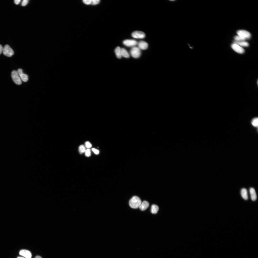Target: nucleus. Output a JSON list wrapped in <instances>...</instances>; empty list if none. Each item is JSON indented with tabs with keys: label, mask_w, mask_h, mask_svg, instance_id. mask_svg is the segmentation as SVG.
Listing matches in <instances>:
<instances>
[{
	"label": "nucleus",
	"mask_w": 258,
	"mask_h": 258,
	"mask_svg": "<svg viewBox=\"0 0 258 258\" xmlns=\"http://www.w3.org/2000/svg\"><path fill=\"white\" fill-rule=\"evenodd\" d=\"M141 203V201L139 197L137 196H133L130 199L129 204L132 208L137 209L139 207Z\"/></svg>",
	"instance_id": "f257e3e1"
},
{
	"label": "nucleus",
	"mask_w": 258,
	"mask_h": 258,
	"mask_svg": "<svg viewBox=\"0 0 258 258\" xmlns=\"http://www.w3.org/2000/svg\"><path fill=\"white\" fill-rule=\"evenodd\" d=\"M11 75L13 80L15 83L18 85L22 84L21 80L17 71L13 70L11 72Z\"/></svg>",
	"instance_id": "f03ea898"
},
{
	"label": "nucleus",
	"mask_w": 258,
	"mask_h": 258,
	"mask_svg": "<svg viewBox=\"0 0 258 258\" xmlns=\"http://www.w3.org/2000/svg\"><path fill=\"white\" fill-rule=\"evenodd\" d=\"M130 53L133 57L138 58L141 54L140 49L138 47L135 46L133 47L130 50Z\"/></svg>",
	"instance_id": "7ed1b4c3"
},
{
	"label": "nucleus",
	"mask_w": 258,
	"mask_h": 258,
	"mask_svg": "<svg viewBox=\"0 0 258 258\" xmlns=\"http://www.w3.org/2000/svg\"><path fill=\"white\" fill-rule=\"evenodd\" d=\"M3 53L5 56L11 57L14 54V51L13 49L8 45H5L3 49Z\"/></svg>",
	"instance_id": "20e7f679"
},
{
	"label": "nucleus",
	"mask_w": 258,
	"mask_h": 258,
	"mask_svg": "<svg viewBox=\"0 0 258 258\" xmlns=\"http://www.w3.org/2000/svg\"><path fill=\"white\" fill-rule=\"evenodd\" d=\"M237 33L238 35L246 39L250 38L251 35L250 33L248 31L243 30H240L237 32Z\"/></svg>",
	"instance_id": "39448f33"
},
{
	"label": "nucleus",
	"mask_w": 258,
	"mask_h": 258,
	"mask_svg": "<svg viewBox=\"0 0 258 258\" xmlns=\"http://www.w3.org/2000/svg\"><path fill=\"white\" fill-rule=\"evenodd\" d=\"M137 42L134 39H126L123 42V44L128 47H134L137 44Z\"/></svg>",
	"instance_id": "423d86ee"
},
{
	"label": "nucleus",
	"mask_w": 258,
	"mask_h": 258,
	"mask_svg": "<svg viewBox=\"0 0 258 258\" xmlns=\"http://www.w3.org/2000/svg\"><path fill=\"white\" fill-rule=\"evenodd\" d=\"M231 46L235 51L238 53L242 54L244 52V49L242 47L236 43H233L232 44Z\"/></svg>",
	"instance_id": "0eeeda50"
},
{
	"label": "nucleus",
	"mask_w": 258,
	"mask_h": 258,
	"mask_svg": "<svg viewBox=\"0 0 258 258\" xmlns=\"http://www.w3.org/2000/svg\"><path fill=\"white\" fill-rule=\"evenodd\" d=\"M132 37L136 38H143L145 36V34L143 32L140 31H135L132 34Z\"/></svg>",
	"instance_id": "6e6552de"
},
{
	"label": "nucleus",
	"mask_w": 258,
	"mask_h": 258,
	"mask_svg": "<svg viewBox=\"0 0 258 258\" xmlns=\"http://www.w3.org/2000/svg\"><path fill=\"white\" fill-rule=\"evenodd\" d=\"M17 72L21 80L24 82L27 81L28 79V76L26 74H24L22 70L21 69H18Z\"/></svg>",
	"instance_id": "1a4fd4ad"
},
{
	"label": "nucleus",
	"mask_w": 258,
	"mask_h": 258,
	"mask_svg": "<svg viewBox=\"0 0 258 258\" xmlns=\"http://www.w3.org/2000/svg\"><path fill=\"white\" fill-rule=\"evenodd\" d=\"M19 254L26 258H31L32 254L29 251L25 250L22 249L19 252Z\"/></svg>",
	"instance_id": "9d476101"
},
{
	"label": "nucleus",
	"mask_w": 258,
	"mask_h": 258,
	"mask_svg": "<svg viewBox=\"0 0 258 258\" xmlns=\"http://www.w3.org/2000/svg\"><path fill=\"white\" fill-rule=\"evenodd\" d=\"M138 48L140 49L145 50L148 48V45L146 42L143 41H139L138 43Z\"/></svg>",
	"instance_id": "9b49d317"
},
{
	"label": "nucleus",
	"mask_w": 258,
	"mask_h": 258,
	"mask_svg": "<svg viewBox=\"0 0 258 258\" xmlns=\"http://www.w3.org/2000/svg\"><path fill=\"white\" fill-rule=\"evenodd\" d=\"M149 206V202L146 201L144 200L141 203L139 208L140 210L144 211L146 210L148 207Z\"/></svg>",
	"instance_id": "f8f14e48"
},
{
	"label": "nucleus",
	"mask_w": 258,
	"mask_h": 258,
	"mask_svg": "<svg viewBox=\"0 0 258 258\" xmlns=\"http://www.w3.org/2000/svg\"><path fill=\"white\" fill-rule=\"evenodd\" d=\"M249 191L252 200L253 201L256 200L257 198V196L255 189L253 188H251Z\"/></svg>",
	"instance_id": "ddd939ff"
},
{
	"label": "nucleus",
	"mask_w": 258,
	"mask_h": 258,
	"mask_svg": "<svg viewBox=\"0 0 258 258\" xmlns=\"http://www.w3.org/2000/svg\"><path fill=\"white\" fill-rule=\"evenodd\" d=\"M233 43H236L241 47H247L249 45V43L245 41H233Z\"/></svg>",
	"instance_id": "4468645a"
},
{
	"label": "nucleus",
	"mask_w": 258,
	"mask_h": 258,
	"mask_svg": "<svg viewBox=\"0 0 258 258\" xmlns=\"http://www.w3.org/2000/svg\"><path fill=\"white\" fill-rule=\"evenodd\" d=\"M241 193L242 197L244 199L247 200L248 199L247 192V189L244 188L242 189Z\"/></svg>",
	"instance_id": "2eb2a0df"
},
{
	"label": "nucleus",
	"mask_w": 258,
	"mask_h": 258,
	"mask_svg": "<svg viewBox=\"0 0 258 258\" xmlns=\"http://www.w3.org/2000/svg\"><path fill=\"white\" fill-rule=\"evenodd\" d=\"M121 49V48L120 47H117L115 50L116 56L118 59H120L122 57Z\"/></svg>",
	"instance_id": "dca6fc26"
},
{
	"label": "nucleus",
	"mask_w": 258,
	"mask_h": 258,
	"mask_svg": "<svg viewBox=\"0 0 258 258\" xmlns=\"http://www.w3.org/2000/svg\"><path fill=\"white\" fill-rule=\"evenodd\" d=\"M121 51L122 57L123 56L126 58H128L129 57V55L125 49L124 48H121Z\"/></svg>",
	"instance_id": "f3484780"
},
{
	"label": "nucleus",
	"mask_w": 258,
	"mask_h": 258,
	"mask_svg": "<svg viewBox=\"0 0 258 258\" xmlns=\"http://www.w3.org/2000/svg\"><path fill=\"white\" fill-rule=\"evenodd\" d=\"M159 210V207L156 204H152L151 206V212L153 214L156 213Z\"/></svg>",
	"instance_id": "a211bd4d"
},
{
	"label": "nucleus",
	"mask_w": 258,
	"mask_h": 258,
	"mask_svg": "<svg viewBox=\"0 0 258 258\" xmlns=\"http://www.w3.org/2000/svg\"><path fill=\"white\" fill-rule=\"evenodd\" d=\"M234 39L236 41H245L246 39L245 38L239 35H236L234 37Z\"/></svg>",
	"instance_id": "6ab92c4d"
},
{
	"label": "nucleus",
	"mask_w": 258,
	"mask_h": 258,
	"mask_svg": "<svg viewBox=\"0 0 258 258\" xmlns=\"http://www.w3.org/2000/svg\"><path fill=\"white\" fill-rule=\"evenodd\" d=\"M251 124L254 127H257L258 125V119L255 118L253 119L251 121Z\"/></svg>",
	"instance_id": "aec40b11"
},
{
	"label": "nucleus",
	"mask_w": 258,
	"mask_h": 258,
	"mask_svg": "<svg viewBox=\"0 0 258 258\" xmlns=\"http://www.w3.org/2000/svg\"><path fill=\"white\" fill-rule=\"evenodd\" d=\"M86 150L85 147L83 145H81L79 148V153L82 154L85 152Z\"/></svg>",
	"instance_id": "412c9836"
},
{
	"label": "nucleus",
	"mask_w": 258,
	"mask_h": 258,
	"mask_svg": "<svg viewBox=\"0 0 258 258\" xmlns=\"http://www.w3.org/2000/svg\"><path fill=\"white\" fill-rule=\"evenodd\" d=\"M85 155L87 157H89L91 155V152L89 149H87L85 151Z\"/></svg>",
	"instance_id": "4be33fe9"
},
{
	"label": "nucleus",
	"mask_w": 258,
	"mask_h": 258,
	"mask_svg": "<svg viewBox=\"0 0 258 258\" xmlns=\"http://www.w3.org/2000/svg\"><path fill=\"white\" fill-rule=\"evenodd\" d=\"M85 147L87 149H89L92 146V145L91 143L88 141H86L85 144Z\"/></svg>",
	"instance_id": "5701e85b"
},
{
	"label": "nucleus",
	"mask_w": 258,
	"mask_h": 258,
	"mask_svg": "<svg viewBox=\"0 0 258 258\" xmlns=\"http://www.w3.org/2000/svg\"><path fill=\"white\" fill-rule=\"evenodd\" d=\"M100 0H91V4L92 5H95L98 4Z\"/></svg>",
	"instance_id": "b1692460"
},
{
	"label": "nucleus",
	"mask_w": 258,
	"mask_h": 258,
	"mask_svg": "<svg viewBox=\"0 0 258 258\" xmlns=\"http://www.w3.org/2000/svg\"><path fill=\"white\" fill-rule=\"evenodd\" d=\"M91 0H83V3L87 5H90L91 4Z\"/></svg>",
	"instance_id": "393cba45"
},
{
	"label": "nucleus",
	"mask_w": 258,
	"mask_h": 258,
	"mask_svg": "<svg viewBox=\"0 0 258 258\" xmlns=\"http://www.w3.org/2000/svg\"><path fill=\"white\" fill-rule=\"evenodd\" d=\"M92 151L94 152V153L98 155L99 153V150L95 148H92Z\"/></svg>",
	"instance_id": "a878e982"
},
{
	"label": "nucleus",
	"mask_w": 258,
	"mask_h": 258,
	"mask_svg": "<svg viewBox=\"0 0 258 258\" xmlns=\"http://www.w3.org/2000/svg\"><path fill=\"white\" fill-rule=\"evenodd\" d=\"M28 1V0H23L22 3V5L23 6L26 5L27 4Z\"/></svg>",
	"instance_id": "bb28decb"
},
{
	"label": "nucleus",
	"mask_w": 258,
	"mask_h": 258,
	"mask_svg": "<svg viewBox=\"0 0 258 258\" xmlns=\"http://www.w3.org/2000/svg\"><path fill=\"white\" fill-rule=\"evenodd\" d=\"M21 1V0H15L14 2L16 4L18 5L20 3Z\"/></svg>",
	"instance_id": "cd10ccee"
},
{
	"label": "nucleus",
	"mask_w": 258,
	"mask_h": 258,
	"mask_svg": "<svg viewBox=\"0 0 258 258\" xmlns=\"http://www.w3.org/2000/svg\"><path fill=\"white\" fill-rule=\"evenodd\" d=\"M3 48L2 46L0 44V54L3 52Z\"/></svg>",
	"instance_id": "c85d7f7f"
},
{
	"label": "nucleus",
	"mask_w": 258,
	"mask_h": 258,
	"mask_svg": "<svg viewBox=\"0 0 258 258\" xmlns=\"http://www.w3.org/2000/svg\"><path fill=\"white\" fill-rule=\"evenodd\" d=\"M35 258H42L41 257L39 256H36Z\"/></svg>",
	"instance_id": "c756f323"
},
{
	"label": "nucleus",
	"mask_w": 258,
	"mask_h": 258,
	"mask_svg": "<svg viewBox=\"0 0 258 258\" xmlns=\"http://www.w3.org/2000/svg\"><path fill=\"white\" fill-rule=\"evenodd\" d=\"M17 258H24L23 257H22L19 256V257H18Z\"/></svg>",
	"instance_id": "7c9ffc66"
}]
</instances>
